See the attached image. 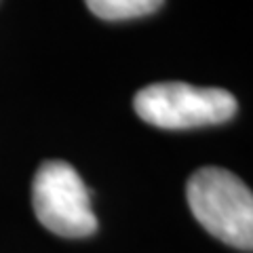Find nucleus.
I'll list each match as a JSON object with an SVG mask.
<instances>
[{"instance_id":"obj_1","label":"nucleus","mask_w":253,"mask_h":253,"mask_svg":"<svg viewBox=\"0 0 253 253\" xmlns=\"http://www.w3.org/2000/svg\"><path fill=\"white\" fill-rule=\"evenodd\" d=\"M186 196L192 215L211 236L251 251L253 194L239 175L221 167H203L190 175Z\"/></svg>"},{"instance_id":"obj_2","label":"nucleus","mask_w":253,"mask_h":253,"mask_svg":"<svg viewBox=\"0 0 253 253\" xmlns=\"http://www.w3.org/2000/svg\"><path fill=\"white\" fill-rule=\"evenodd\" d=\"M137 116L158 129H196L221 125L239 112L230 91L188 83H156L137 91L133 99Z\"/></svg>"},{"instance_id":"obj_3","label":"nucleus","mask_w":253,"mask_h":253,"mask_svg":"<svg viewBox=\"0 0 253 253\" xmlns=\"http://www.w3.org/2000/svg\"><path fill=\"white\" fill-rule=\"evenodd\" d=\"M32 205L49 232L66 239H84L97 230L91 190L66 161H44L32 181Z\"/></svg>"},{"instance_id":"obj_4","label":"nucleus","mask_w":253,"mask_h":253,"mask_svg":"<svg viewBox=\"0 0 253 253\" xmlns=\"http://www.w3.org/2000/svg\"><path fill=\"white\" fill-rule=\"evenodd\" d=\"M89 11L106 21L144 17L161 9L165 0H84Z\"/></svg>"}]
</instances>
